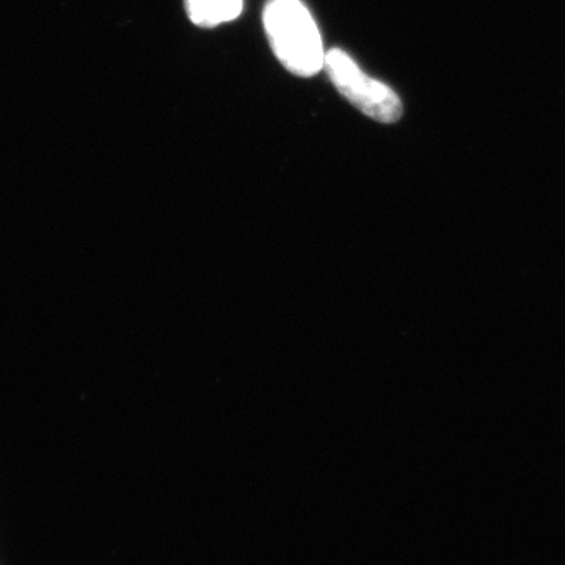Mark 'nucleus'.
<instances>
[{
    "label": "nucleus",
    "mask_w": 565,
    "mask_h": 565,
    "mask_svg": "<svg viewBox=\"0 0 565 565\" xmlns=\"http://www.w3.org/2000/svg\"><path fill=\"white\" fill-rule=\"evenodd\" d=\"M263 21L275 57L289 73L299 77L321 73L327 52L313 14L302 0H269Z\"/></svg>",
    "instance_id": "obj_1"
},
{
    "label": "nucleus",
    "mask_w": 565,
    "mask_h": 565,
    "mask_svg": "<svg viewBox=\"0 0 565 565\" xmlns=\"http://www.w3.org/2000/svg\"><path fill=\"white\" fill-rule=\"evenodd\" d=\"M323 68L337 90L366 117L384 125H392L403 117L404 107L399 96L384 82L364 73L343 50L333 47L327 52Z\"/></svg>",
    "instance_id": "obj_2"
},
{
    "label": "nucleus",
    "mask_w": 565,
    "mask_h": 565,
    "mask_svg": "<svg viewBox=\"0 0 565 565\" xmlns=\"http://www.w3.org/2000/svg\"><path fill=\"white\" fill-rule=\"evenodd\" d=\"M184 3L189 20L207 29L237 20L244 9V0H184Z\"/></svg>",
    "instance_id": "obj_3"
}]
</instances>
